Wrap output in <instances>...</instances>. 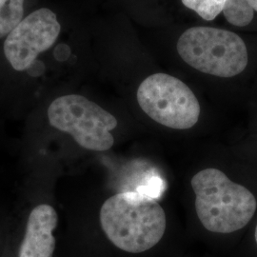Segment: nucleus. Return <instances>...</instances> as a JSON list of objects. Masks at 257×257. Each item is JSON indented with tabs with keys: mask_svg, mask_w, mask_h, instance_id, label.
I'll return each mask as SVG.
<instances>
[{
	"mask_svg": "<svg viewBox=\"0 0 257 257\" xmlns=\"http://www.w3.org/2000/svg\"><path fill=\"white\" fill-rule=\"evenodd\" d=\"M181 58L195 70L218 77H233L248 65V50L236 34L210 27H193L178 39Z\"/></svg>",
	"mask_w": 257,
	"mask_h": 257,
	"instance_id": "nucleus-4",
	"label": "nucleus"
},
{
	"mask_svg": "<svg viewBox=\"0 0 257 257\" xmlns=\"http://www.w3.org/2000/svg\"><path fill=\"white\" fill-rule=\"evenodd\" d=\"M57 221V213L52 206L42 204L36 207L28 218L19 257H53L55 248L53 231Z\"/></svg>",
	"mask_w": 257,
	"mask_h": 257,
	"instance_id": "nucleus-7",
	"label": "nucleus"
},
{
	"mask_svg": "<svg viewBox=\"0 0 257 257\" xmlns=\"http://www.w3.org/2000/svg\"><path fill=\"white\" fill-rule=\"evenodd\" d=\"M140 108L157 123L175 130L193 128L198 122L200 105L193 91L173 75H150L138 90Z\"/></svg>",
	"mask_w": 257,
	"mask_h": 257,
	"instance_id": "nucleus-6",
	"label": "nucleus"
},
{
	"mask_svg": "<svg viewBox=\"0 0 257 257\" xmlns=\"http://www.w3.org/2000/svg\"><path fill=\"white\" fill-rule=\"evenodd\" d=\"M41 0H0V43Z\"/></svg>",
	"mask_w": 257,
	"mask_h": 257,
	"instance_id": "nucleus-8",
	"label": "nucleus"
},
{
	"mask_svg": "<svg viewBox=\"0 0 257 257\" xmlns=\"http://www.w3.org/2000/svg\"><path fill=\"white\" fill-rule=\"evenodd\" d=\"M195 210L206 230L230 233L244 228L256 211L254 195L218 169L200 171L192 178Z\"/></svg>",
	"mask_w": 257,
	"mask_h": 257,
	"instance_id": "nucleus-3",
	"label": "nucleus"
},
{
	"mask_svg": "<svg viewBox=\"0 0 257 257\" xmlns=\"http://www.w3.org/2000/svg\"><path fill=\"white\" fill-rule=\"evenodd\" d=\"M102 230L117 248L140 253L154 248L162 239L166 213L156 197L144 191L112 195L102 205Z\"/></svg>",
	"mask_w": 257,
	"mask_h": 257,
	"instance_id": "nucleus-2",
	"label": "nucleus"
},
{
	"mask_svg": "<svg viewBox=\"0 0 257 257\" xmlns=\"http://www.w3.org/2000/svg\"><path fill=\"white\" fill-rule=\"evenodd\" d=\"M47 117L52 127L69 134L86 150L105 152L113 146L110 131L118 121L108 110L75 93L59 95L50 102Z\"/></svg>",
	"mask_w": 257,
	"mask_h": 257,
	"instance_id": "nucleus-5",
	"label": "nucleus"
},
{
	"mask_svg": "<svg viewBox=\"0 0 257 257\" xmlns=\"http://www.w3.org/2000/svg\"><path fill=\"white\" fill-rule=\"evenodd\" d=\"M184 6L194 11L204 20L211 21L220 14L227 0H181Z\"/></svg>",
	"mask_w": 257,
	"mask_h": 257,
	"instance_id": "nucleus-10",
	"label": "nucleus"
},
{
	"mask_svg": "<svg viewBox=\"0 0 257 257\" xmlns=\"http://www.w3.org/2000/svg\"><path fill=\"white\" fill-rule=\"evenodd\" d=\"M249 5L252 7V9L257 12V0H248Z\"/></svg>",
	"mask_w": 257,
	"mask_h": 257,
	"instance_id": "nucleus-11",
	"label": "nucleus"
},
{
	"mask_svg": "<svg viewBox=\"0 0 257 257\" xmlns=\"http://www.w3.org/2000/svg\"><path fill=\"white\" fill-rule=\"evenodd\" d=\"M66 24L62 6L41 0L0 43V67L38 78L55 66L74 64L77 54Z\"/></svg>",
	"mask_w": 257,
	"mask_h": 257,
	"instance_id": "nucleus-1",
	"label": "nucleus"
},
{
	"mask_svg": "<svg viewBox=\"0 0 257 257\" xmlns=\"http://www.w3.org/2000/svg\"><path fill=\"white\" fill-rule=\"evenodd\" d=\"M227 21L236 27H246L254 18V10L248 0H227L222 10Z\"/></svg>",
	"mask_w": 257,
	"mask_h": 257,
	"instance_id": "nucleus-9",
	"label": "nucleus"
},
{
	"mask_svg": "<svg viewBox=\"0 0 257 257\" xmlns=\"http://www.w3.org/2000/svg\"><path fill=\"white\" fill-rule=\"evenodd\" d=\"M254 237H255V241H256V244H257V225H256V228H255V233H254Z\"/></svg>",
	"mask_w": 257,
	"mask_h": 257,
	"instance_id": "nucleus-12",
	"label": "nucleus"
}]
</instances>
